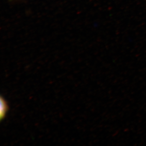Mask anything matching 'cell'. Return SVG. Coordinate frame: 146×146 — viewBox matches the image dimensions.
<instances>
[{"instance_id": "cell-1", "label": "cell", "mask_w": 146, "mask_h": 146, "mask_svg": "<svg viewBox=\"0 0 146 146\" xmlns=\"http://www.w3.org/2000/svg\"><path fill=\"white\" fill-rule=\"evenodd\" d=\"M8 105L5 100L3 97L0 99V119L3 120L5 117L8 111Z\"/></svg>"}]
</instances>
